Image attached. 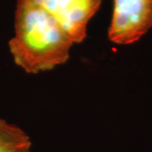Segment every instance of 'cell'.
<instances>
[{"instance_id": "1", "label": "cell", "mask_w": 152, "mask_h": 152, "mask_svg": "<svg viewBox=\"0 0 152 152\" xmlns=\"http://www.w3.org/2000/svg\"><path fill=\"white\" fill-rule=\"evenodd\" d=\"M15 37L9 42L15 63L28 74L64 64L74 42L58 20L33 0H17Z\"/></svg>"}, {"instance_id": "2", "label": "cell", "mask_w": 152, "mask_h": 152, "mask_svg": "<svg viewBox=\"0 0 152 152\" xmlns=\"http://www.w3.org/2000/svg\"><path fill=\"white\" fill-rule=\"evenodd\" d=\"M152 28V0H114L108 29L111 42L129 45L138 42Z\"/></svg>"}, {"instance_id": "3", "label": "cell", "mask_w": 152, "mask_h": 152, "mask_svg": "<svg viewBox=\"0 0 152 152\" xmlns=\"http://www.w3.org/2000/svg\"><path fill=\"white\" fill-rule=\"evenodd\" d=\"M33 1L54 17L74 43H80L86 39L87 24L102 4V0Z\"/></svg>"}, {"instance_id": "4", "label": "cell", "mask_w": 152, "mask_h": 152, "mask_svg": "<svg viewBox=\"0 0 152 152\" xmlns=\"http://www.w3.org/2000/svg\"><path fill=\"white\" fill-rule=\"evenodd\" d=\"M31 142L25 131L0 118V152H31Z\"/></svg>"}]
</instances>
